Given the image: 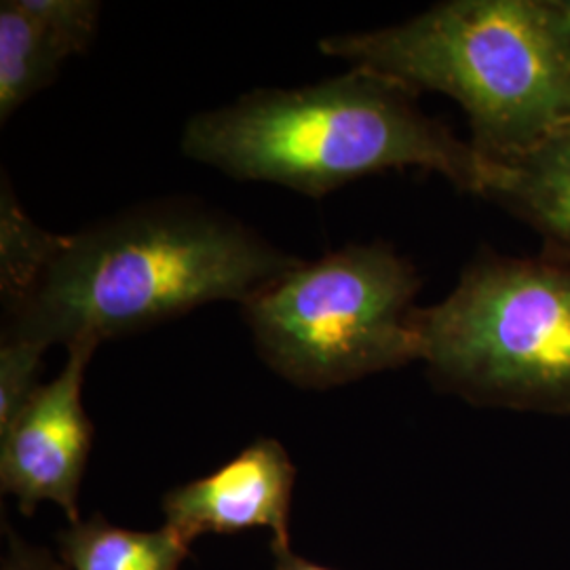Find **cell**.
Masks as SVG:
<instances>
[{"label": "cell", "instance_id": "cell-1", "mask_svg": "<svg viewBox=\"0 0 570 570\" xmlns=\"http://www.w3.org/2000/svg\"><path fill=\"white\" fill-rule=\"evenodd\" d=\"M301 263L223 209L155 199L56 233L30 282L2 298V338L100 346L199 306L244 305Z\"/></svg>", "mask_w": 570, "mask_h": 570}, {"label": "cell", "instance_id": "cell-2", "mask_svg": "<svg viewBox=\"0 0 570 570\" xmlns=\"http://www.w3.org/2000/svg\"><path fill=\"white\" fill-rule=\"evenodd\" d=\"M184 155L235 180L271 183L322 199L385 169L438 171L487 197L490 164L425 115L416 96L366 68L298 89H258L193 115Z\"/></svg>", "mask_w": 570, "mask_h": 570}, {"label": "cell", "instance_id": "cell-3", "mask_svg": "<svg viewBox=\"0 0 570 570\" xmlns=\"http://www.w3.org/2000/svg\"><path fill=\"white\" fill-rule=\"evenodd\" d=\"M419 96L463 106L473 148L505 161L570 129V30L556 0H449L416 18L317 42Z\"/></svg>", "mask_w": 570, "mask_h": 570}, {"label": "cell", "instance_id": "cell-4", "mask_svg": "<svg viewBox=\"0 0 570 570\" xmlns=\"http://www.w3.org/2000/svg\"><path fill=\"white\" fill-rule=\"evenodd\" d=\"M431 379L469 402L570 412V268L484 256L416 308Z\"/></svg>", "mask_w": 570, "mask_h": 570}, {"label": "cell", "instance_id": "cell-5", "mask_svg": "<svg viewBox=\"0 0 570 570\" xmlns=\"http://www.w3.org/2000/svg\"><path fill=\"white\" fill-rule=\"evenodd\" d=\"M416 268L391 245L348 244L254 294L244 320L266 366L332 389L421 360Z\"/></svg>", "mask_w": 570, "mask_h": 570}, {"label": "cell", "instance_id": "cell-6", "mask_svg": "<svg viewBox=\"0 0 570 570\" xmlns=\"http://www.w3.org/2000/svg\"><path fill=\"white\" fill-rule=\"evenodd\" d=\"M96 348L89 343L66 348L60 374L0 429V489L18 499L26 518L51 501L70 524L81 522L79 490L96 435L82 407V383Z\"/></svg>", "mask_w": 570, "mask_h": 570}, {"label": "cell", "instance_id": "cell-7", "mask_svg": "<svg viewBox=\"0 0 570 570\" xmlns=\"http://www.w3.org/2000/svg\"><path fill=\"white\" fill-rule=\"evenodd\" d=\"M296 468L273 438H261L205 478L164 497L165 527L186 546L204 534H237L266 527L271 548H289V511Z\"/></svg>", "mask_w": 570, "mask_h": 570}, {"label": "cell", "instance_id": "cell-8", "mask_svg": "<svg viewBox=\"0 0 570 570\" xmlns=\"http://www.w3.org/2000/svg\"><path fill=\"white\" fill-rule=\"evenodd\" d=\"M100 11L96 0L0 2V122L56 81L63 61L91 47Z\"/></svg>", "mask_w": 570, "mask_h": 570}, {"label": "cell", "instance_id": "cell-9", "mask_svg": "<svg viewBox=\"0 0 570 570\" xmlns=\"http://www.w3.org/2000/svg\"><path fill=\"white\" fill-rule=\"evenodd\" d=\"M489 164L487 197L570 249V129L529 153Z\"/></svg>", "mask_w": 570, "mask_h": 570}, {"label": "cell", "instance_id": "cell-10", "mask_svg": "<svg viewBox=\"0 0 570 570\" xmlns=\"http://www.w3.org/2000/svg\"><path fill=\"white\" fill-rule=\"evenodd\" d=\"M58 546L68 570H180L190 556V546L167 527L121 529L102 513L60 530Z\"/></svg>", "mask_w": 570, "mask_h": 570}, {"label": "cell", "instance_id": "cell-11", "mask_svg": "<svg viewBox=\"0 0 570 570\" xmlns=\"http://www.w3.org/2000/svg\"><path fill=\"white\" fill-rule=\"evenodd\" d=\"M42 355L41 346L0 338V429L7 428L30 395L41 387Z\"/></svg>", "mask_w": 570, "mask_h": 570}, {"label": "cell", "instance_id": "cell-12", "mask_svg": "<svg viewBox=\"0 0 570 570\" xmlns=\"http://www.w3.org/2000/svg\"><path fill=\"white\" fill-rule=\"evenodd\" d=\"M7 541L9 550L2 558V570H68L63 564H58L49 551L23 543L11 529L7 530Z\"/></svg>", "mask_w": 570, "mask_h": 570}, {"label": "cell", "instance_id": "cell-13", "mask_svg": "<svg viewBox=\"0 0 570 570\" xmlns=\"http://www.w3.org/2000/svg\"><path fill=\"white\" fill-rule=\"evenodd\" d=\"M271 551L275 556V570H332L292 553V548H271Z\"/></svg>", "mask_w": 570, "mask_h": 570}, {"label": "cell", "instance_id": "cell-14", "mask_svg": "<svg viewBox=\"0 0 570 570\" xmlns=\"http://www.w3.org/2000/svg\"><path fill=\"white\" fill-rule=\"evenodd\" d=\"M556 2H558V9H560V13H562V18L567 21L570 30V0H556Z\"/></svg>", "mask_w": 570, "mask_h": 570}]
</instances>
